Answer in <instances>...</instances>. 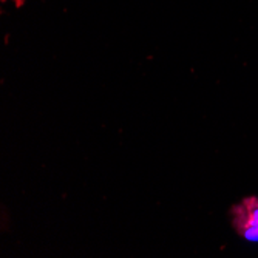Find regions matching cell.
Wrapping results in <instances>:
<instances>
[{"mask_svg":"<svg viewBox=\"0 0 258 258\" xmlns=\"http://www.w3.org/2000/svg\"><path fill=\"white\" fill-rule=\"evenodd\" d=\"M4 2H13L16 7H20V4H23L25 0H4Z\"/></svg>","mask_w":258,"mask_h":258,"instance_id":"obj_2","label":"cell"},{"mask_svg":"<svg viewBox=\"0 0 258 258\" xmlns=\"http://www.w3.org/2000/svg\"><path fill=\"white\" fill-rule=\"evenodd\" d=\"M230 224L243 240L258 243V197L250 195L230 207Z\"/></svg>","mask_w":258,"mask_h":258,"instance_id":"obj_1","label":"cell"}]
</instances>
